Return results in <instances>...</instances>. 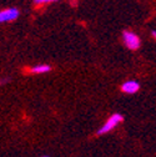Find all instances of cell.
I'll return each mask as SVG.
<instances>
[{
    "label": "cell",
    "mask_w": 156,
    "mask_h": 157,
    "mask_svg": "<svg viewBox=\"0 0 156 157\" xmlns=\"http://www.w3.org/2000/svg\"><path fill=\"white\" fill-rule=\"evenodd\" d=\"M124 121V116L121 115V113H112L109 119H107V121L97 130V135H105V133H107V132H110L111 130H114L116 126H118L119 124H121Z\"/></svg>",
    "instance_id": "1"
},
{
    "label": "cell",
    "mask_w": 156,
    "mask_h": 157,
    "mask_svg": "<svg viewBox=\"0 0 156 157\" xmlns=\"http://www.w3.org/2000/svg\"><path fill=\"white\" fill-rule=\"evenodd\" d=\"M123 41L125 44V46L130 50H138L141 46V40L140 37L132 31L125 30L123 31Z\"/></svg>",
    "instance_id": "2"
},
{
    "label": "cell",
    "mask_w": 156,
    "mask_h": 157,
    "mask_svg": "<svg viewBox=\"0 0 156 157\" xmlns=\"http://www.w3.org/2000/svg\"><path fill=\"white\" fill-rule=\"evenodd\" d=\"M19 15H20V11L16 8H8L4 10H0V24L13 21L16 17H19Z\"/></svg>",
    "instance_id": "3"
},
{
    "label": "cell",
    "mask_w": 156,
    "mask_h": 157,
    "mask_svg": "<svg viewBox=\"0 0 156 157\" xmlns=\"http://www.w3.org/2000/svg\"><path fill=\"white\" fill-rule=\"evenodd\" d=\"M140 90V84L135 80H127L121 85V91L127 95H134Z\"/></svg>",
    "instance_id": "4"
},
{
    "label": "cell",
    "mask_w": 156,
    "mask_h": 157,
    "mask_svg": "<svg viewBox=\"0 0 156 157\" xmlns=\"http://www.w3.org/2000/svg\"><path fill=\"white\" fill-rule=\"evenodd\" d=\"M51 71V66L48 65V64H40V65H35L30 69V72L31 74H35V75H41V74H46Z\"/></svg>",
    "instance_id": "5"
},
{
    "label": "cell",
    "mask_w": 156,
    "mask_h": 157,
    "mask_svg": "<svg viewBox=\"0 0 156 157\" xmlns=\"http://www.w3.org/2000/svg\"><path fill=\"white\" fill-rule=\"evenodd\" d=\"M54 2H57V0H34V4L40 6V5H44V4H49V3H54Z\"/></svg>",
    "instance_id": "6"
},
{
    "label": "cell",
    "mask_w": 156,
    "mask_h": 157,
    "mask_svg": "<svg viewBox=\"0 0 156 157\" xmlns=\"http://www.w3.org/2000/svg\"><path fill=\"white\" fill-rule=\"evenodd\" d=\"M10 81V77H4V78H0V86L2 85H5Z\"/></svg>",
    "instance_id": "7"
},
{
    "label": "cell",
    "mask_w": 156,
    "mask_h": 157,
    "mask_svg": "<svg viewBox=\"0 0 156 157\" xmlns=\"http://www.w3.org/2000/svg\"><path fill=\"white\" fill-rule=\"evenodd\" d=\"M151 35H152V37H155V36H156V31L152 30V31H151Z\"/></svg>",
    "instance_id": "8"
},
{
    "label": "cell",
    "mask_w": 156,
    "mask_h": 157,
    "mask_svg": "<svg viewBox=\"0 0 156 157\" xmlns=\"http://www.w3.org/2000/svg\"><path fill=\"white\" fill-rule=\"evenodd\" d=\"M41 157H50V156H41Z\"/></svg>",
    "instance_id": "9"
}]
</instances>
